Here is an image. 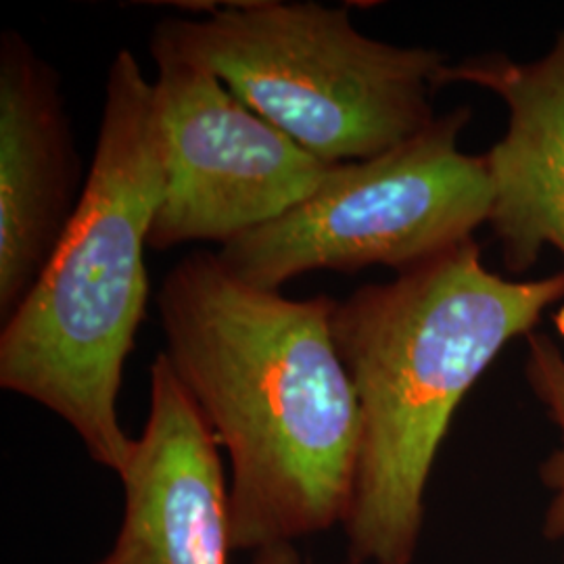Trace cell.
Segmentation results:
<instances>
[{"instance_id": "ba28073f", "label": "cell", "mask_w": 564, "mask_h": 564, "mask_svg": "<svg viewBox=\"0 0 564 564\" xmlns=\"http://www.w3.org/2000/svg\"><path fill=\"white\" fill-rule=\"evenodd\" d=\"M59 74L15 30L0 36V318L55 253L82 191Z\"/></svg>"}, {"instance_id": "9c48e42d", "label": "cell", "mask_w": 564, "mask_h": 564, "mask_svg": "<svg viewBox=\"0 0 564 564\" xmlns=\"http://www.w3.org/2000/svg\"><path fill=\"white\" fill-rule=\"evenodd\" d=\"M460 82L491 90L508 107L506 134L484 155L487 224L502 245L506 270L524 274L545 247L564 260V30L542 59L489 53L445 63L437 88Z\"/></svg>"}, {"instance_id": "7a4b0ae2", "label": "cell", "mask_w": 564, "mask_h": 564, "mask_svg": "<svg viewBox=\"0 0 564 564\" xmlns=\"http://www.w3.org/2000/svg\"><path fill=\"white\" fill-rule=\"evenodd\" d=\"M564 300V270L510 281L475 239L335 302L330 330L356 389L362 435L343 523L349 564H414L437 452L470 387L506 343Z\"/></svg>"}, {"instance_id": "277c9868", "label": "cell", "mask_w": 564, "mask_h": 564, "mask_svg": "<svg viewBox=\"0 0 564 564\" xmlns=\"http://www.w3.org/2000/svg\"><path fill=\"white\" fill-rule=\"evenodd\" d=\"M151 42L199 61L253 113L328 165L362 162L435 121L444 55L358 32L345 7L224 2Z\"/></svg>"}, {"instance_id": "3957f363", "label": "cell", "mask_w": 564, "mask_h": 564, "mask_svg": "<svg viewBox=\"0 0 564 564\" xmlns=\"http://www.w3.org/2000/svg\"><path fill=\"white\" fill-rule=\"evenodd\" d=\"M165 191L155 82L113 57L80 203L41 279L2 324L0 387L57 414L93 463L120 475L134 440L118 416L123 364L144 318V247Z\"/></svg>"}, {"instance_id": "30bf717a", "label": "cell", "mask_w": 564, "mask_h": 564, "mask_svg": "<svg viewBox=\"0 0 564 564\" xmlns=\"http://www.w3.org/2000/svg\"><path fill=\"white\" fill-rule=\"evenodd\" d=\"M524 377L563 440L561 447L542 464L540 475L552 491L545 508L544 535L550 542L563 544L564 563V356L547 335L531 333L527 337Z\"/></svg>"}, {"instance_id": "8fae6325", "label": "cell", "mask_w": 564, "mask_h": 564, "mask_svg": "<svg viewBox=\"0 0 564 564\" xmlns=\"http://www.w3.org/2000/svg\"><path fill=\"white\" fill-rule=\"evenodd\" d=\"M251 564H303L302 554L295 544H276L253 552Z\"/></svg>"}, {"instance_id": "8992f818", "label": "cell", "mask_w": 564, "mask_h": 564, "mask_svg": "<svg viewBox=\"0 0 564 564\" xmlns=\"http://www.w3.org/2000/svg\"><path fill=\"white\" fill-rule=\"evenodd\" d=\"M165 191L149 247L228 242L312 197L328 163L242 105L199 61L151 42Z\"/></svg>"}, {"instance_id": "6da1fadb", "label": "cell", "mask_w": 564, "mask_h": 564, "mask_svg": "<svg viewBox=\"0 0 564 564\" xmlns=\"http://www.w3.org/2000/svg\"><path fill=\"white\" fill-rule=\"evenodd\" d=\"M165 358L230 463L232 547L343 527L362 419L330 330L335 300H286L195 251L160 289Z\"/></svg>"}, {"instance_id": "52a82bcc", "label": "cell", "mask_w": 564, "mask_h": 564, "mask_svg": "<svg viewBox=\"0 0 564 564\" xmlns=\"http://www.w3.org/2000/svg\"><path fill=\"white\" fill-rule=\"evenodd\" d=\"M220 444L165 354L151 364V408L121 470L123 514L97 564H230V491Z\"/></svg>"}, {"instance_id": "5b68a950", "label": "cell", "mask_w": 564, "mask_h": 564, "mask_svg": "<svg viewBox=\"0 0 564 564\" xmlns=\"http://www.w3.org/2000/svg\"><path fill=\"white\" fill-rule=\"evenodd\" d=\"M470 116L456 107L381 155L333 165L312 197L224 242V270L279 291L312 270L402 274L473 239L489 220L491 184L484 155L458 149Z\"/></svg>"}]
</instances>
